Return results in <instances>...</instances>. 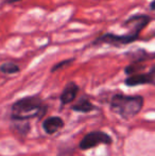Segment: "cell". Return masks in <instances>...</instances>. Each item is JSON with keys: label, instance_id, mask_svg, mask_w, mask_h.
Masks as SVG:
<instances>
[{"label": "cell", "instance_id": "14", "mask_svg": "<svg viewBox=\"0 0 155 156\" xmlns=\"http://www.w3.org/2000/svg\"><path fill=\"white\" fill-rule=\"evenodd\" d=\"M149 8H150V10H151V11H155V0H153V1L150 3Z\"/></svg>", "mask_w": 155, "mask_h": 156}, {"label": "cell", "instance_id": "5", "mask_svg": "<svg viewBox=\"0 0 155 156\" xmlns=\"http://www.w3.org/2000/svg\"><path fill=\"white\" fill-rule=\"evenodd\" d=\"M137 39V36L132 34H123V35H116L106 33V34L100 36L97 38L93 44H111V45H128Z\"/></svg>", "mask_w": 155, "mask_h": 156}, {"label": "cell", "instance_id": "12", "mask_svg": "<svg viewBox=\"0 0 155 156\" xmlns=\"http://www.w3.org/2000/svg\"><path fill=\"white\" fill-rule=\"evenodd\" d=\"M73 61H75L73 58H71V60H64V61H62V62L55 64V65H54L53 67L51 68V72H55V71H58V70L63 69V68L67 67V66L70 65V64L72 63Z\"/></svg>", "mask_w": 155, "mask_h": 156}, {"label": "cell", "instance_id": "2", "mask_svg": "<svg viewBox=\"0 0 155 156\" xmlns=\"http://www.w3.org/2000/svg\"><path fill=\"white\" fill-rule=\"evenodd\" d=\"M145 99L143 96H126L116 94L111 99V111L124 120L136 117L143 107Z\"/></svg>", "mask_w": 155, "mask_h": 156}, {"label": "cell", "instance_id": "7", "mask_svg": "<svg viewBox=\"0 0 155 156\" xmlns=\"http://www.w3.org/2000/svg\"><path fill=\"white\" fill-rule=\"evenodd\" d=\"M79 89L80 88H79V86L75 82L67 83V85L64 87V89H63L60 97L62 105H67V104H70L71 102H73L78 96Z\"/></svg>", "mask_w": 155, "mask_h": 156}, {"label": "cell", "instance_id": "15", "mask_svg": "<svg viewBox=\"0 0 155 156\" xmlns=\"http://www.w3.org/2000/svg\"><path fill=\"white\" fill-rule=\"evenodd\" d=\"M17 1H20V0H5L6 3H14V2H17Z\"/></svg>", "mask_w": 155, "mask_h": 156}, {"label": "cell", "instance_id": "3", "mask_svg": "<svg viewBox=\"0 0 155 156\" xmlns=\"http://www.w3.org/2000/svg\"><path fill=\"white\" fill-rule=\"evenodd\" d=\"M113 139L108 134L102 131H95L86 134L79 144V148L83 151L90 150L99 144H111Z\"/></svg>", "mask_w": 155, "mask_h": 156}, {"label": "cell", "instance_id": "11", "mask_svg": "<svg viewBox=\"0 0 155 156\" xmlns=\"http://www.w3.org/2000/svg\"><path fill=\"white\" fill-rule=\"evenodd\" d=\"M14 121V127L20 135L26 136L30 132V122L23 121V120H13Z\"/></svg>", "mask_w": 155, "mask_h": 156}, {"label": "cell", "instance_id": "9", "mask_svg": "<svg viewBox=\"0 0 155 156\" xmlns=\"http://www.w3.org/2000/svg\"><path fill=\"white\" fill-rule=\"evenodd\" d=\"M124 84L128 85L130 87L138 86V85H145L148 84L147 80V74L146 73H135L132 76H129L124 81Z\"/></svg>", "mask_w": 155, "mask_h": 156}, {"label": "cell", "instance_id": "1", "mask_svg": "<svg viewBox=\"0 0 155 156\" xmlns=\"http://www.w3.org/2000/svg\"><path fill=\"white\" fill-rule=\"evenodd\" d=\"M46 105L37 96H29L15 101L11 107L12 120L29 121L33 118H39L45 115Z\"/></svg>", "mask_w": 155, "mask_h": 156}, {"label": "cell", "instance_id": "4", "mask_svg": "<svg viewBox=\"0 0 155 156\" xmlns=\"http://www.w3.org/2000/svg\"><path fill=\"white\" fill-rule=\"evenodd\" d=\"M150 20H151V18L147 15H133L124 21L122 27H129V29H130L129 34H132L134 36L138 37L140 31L149 23Z\"/></svg>", "mask_w": 155, "mask_h": 156}, {"label": "cell", "instance_id": "10", "mask_svg": "<svg viewBox=\"0 0 155 156\" xmlns=\"http://www.w3.org/2000/svg\"><path fill=\"white\" fill-rule=\"evenodd\" d=\"M0 71L4 74H14L20 71V68L17 64L12 62H5L0 65Z\"/></svg>", "mask_w": 155, "mask_h": 156}, {"label": "cell", "instance_id": "8", "mask_svg": "<svg viewBox=\"0 0 155 156\" xmlns=\"http://www.w3.org/2000/svg\"><path fill=\"white\" fill-rule=\"evenodd\" d=\"M95 108H96L95 105L88 99L85 98V97H82L81 99H79L78 102H76V104H73L71 106L72 111L78 112V113H83V114L89 113V112L93 111Z\"/></svg>", "mask_w": 155, "mask_h": 156}, {"label": "cell", "instance_id": "6", "mask_svg": "<svg viewBox=\"0 0 155 156\" xmlns=\"http://www.w3.org/2000/svg\"><path fill=\"white\" fill-rule=\"evenodd\" d=\"M65 122L61 117L58 116H52L48 117L44 120L43 122V129L48 135H53V134L60 132L64 127Z\"/></svg>", "mask_w": 155, "mask_h": 156}, {"label": "cell", "instance_id": "13", "mask_svg": "<svg viewBox=\"0 0 155 156\" xmlns=\"http://www.w3.org/2000/svg\"><path fill=\"white\" fill-rule=\"evenodd\" d=\"M147 80H148V84H152L155 85V65L150 69L149 72H147Z\"/></svg>", "mask_w": 155, "mask_h": 156}]
</instances>
